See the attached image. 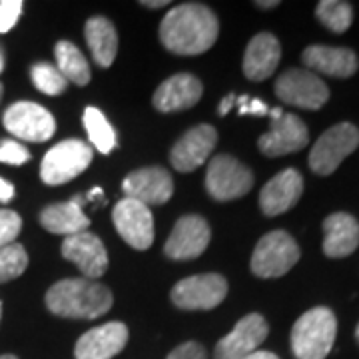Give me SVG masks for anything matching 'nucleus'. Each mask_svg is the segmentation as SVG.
<instances>
[{"mask_svg": "<svg viewBox=\"0 0 359 359\" xmlns=\"http://www.w3.org/2000/svg\"><path fill=\"white\" fill-rule=\"evenodd\" d=\"M218 16L202 2H184L170 8L160 22V42L178 56H198L218 40Z\"/></svg>", "mask_w": 359, "mask_h": 359, "instance_id": "nucleus-1", "label": "nucleus"}, {"mask_svg": "<svg viewBox=\"0 0 359 359\" xmlns=\"http://www.w3.org/2000/svg\"><path fill=\"white\" fill-rule=\"evenodd\" d=\"M112 292L86 278L60 280L46 292V308L54 316L70 320H96L112 308Z\"/></svg>", "mask_w": 359, "mask_h": 359, "instance_id": "nucleus-2", "label": "nucleus"}, {"mask_svg": "<svg viewBox=\"0 0 359 359\" xmlns=\"http://www.w3.org/2000/svg\"><path fill=\"white\" fill-rule=\"evenodd\" d=\"M337 335V320L330 308L306 311L292 327V351L295 359H325Z\"/></svg>", "mask_w": 359, "mask_h": 359, "instance_id": "nucleus-3", "label": "nucleus"}, {"mask_svg": "<svg viewBox=\"0 0 359 359\" xmlns=\"http://www.w3.org/2000/svg\"><path fill=\"white\" fill-rule=\"evenodd\" d=\"M299 262V245L294 238L283 230L266 233L254 248L252 271L257 278H280Z\"/></svg>", "mask_w": 359, "mask_h": 359, "instance_id": "nucleus-4", "label": "nucleus"}, {"mask_svg": "<svg viewBox=\"0 0 359 359\" xmlns=\"http://www.w3.org/2000/svg\"><path fill=\"white\" fill-rule=\"evenodd\" d=\"M359 146L358 126L341 122L321 134L309 152V168L318 176H330Z\"/></svg>", "mask_w": 359, "mask_h": 359, "instance_id": "nucleus-5", "label": "nucleus"}, {"mask_svg": "<svg viewBox=\"0 0 359 359\" xmlns=\"http://www.w3.org/2000/svg\"><path fill=\"white\" fill-rule=\"evenodd\" d=\"M92 146L82 140L58 142L40 164V178L48 186H60L78 178L92 162Z\"/></svg>", "mask_w": 359, "mask_h": 359, "instance_id": "nucleus-6", "label": "nucleus"}, {"mask_svg": "<svg viewBox=\"0 0 359 359\" xmlns=\"http://www.w3.org/2000/svg\"><path fill=\"white\" fill-rule=\"evenodd\" d=\"M252 186H254V174L240 160L228 154L212 158L205 172V190L214 200L218 202L238 200L250 192Z\"/></svg>", "mask_w": 359, "mask_h": 359, "instance_id": "nucleus-7", "label": "nucleus"}, {"mask_svg": "<svg viewBox=\"0 0 359 359\" xmlns=\"http://www.w3.org/2000/svg\"><path fill=\"white\" fill-rule=\"evenodd\" d=\"M269 116H271L269 130L257 140V148L262 154L278 158V156L299 152L302 148L308 146V126L299 116L285 114L282 108L269 110Z\"/></svg>", "mask_w": 359, "mask_h": 359, "instance_id": "nucleus-8", "label": "nucleus"}, {"mask_svg": "<svg viewBox=\"0 0 359 359\" xmlns=\"http://www.w3.org/2000/svg\"><path fill=\"white\" fill-rule=\"evenodd\" d=\"M228 295V280L219 273H200L180 280L172 290L174 306L186 311L214 309Z\"/></svg>", "mask_w": 359, "mask_h": 359, "instance_id": "nucleus-9", "label": "nucleus"}, {"mask_svg": "<svg viewBox=\"0 0 359 359\" xmlns=\"http://www.w3.org/2000/svg\"><path fill=\"white\" fill-rule=\"evenodd\" d=\"M276 96L283 104L304 110H320L330 100V88L318 74L302 68H290L276 80Z\"/></svg>", "mask_w": 359, "mask_h": 359, "instance_id": "nucleus-10", "label": "nucleus"}, {"mask_svg": "<svg viewBox=\"0 0 359 359\" xmlns=\"http://www.w3.org/2000/svg\"><path fill=\"white\" fill-rule=\"evenodd\" d=\"M2 124L13 136L26 142H46L56 132L54 116L36 102H14L6 108Z\"/></svg>", "mask_w": 359, "mask_h": 359, "instance_id": "nucleus-11", "label": "nucleus"}, {"mask_svg": "<svg viewBox=\"0 0 359 359\" xmlns=\"http://www.w3.org/2000/svg\"><path fill=\"white\" fill-rule=\"evenodd\" d=\"M112 222L122 240L134 250H148L154 244V218L148 205L124 198L114 205Z\"/></svg>", "mask_w": 359, "mask_h": 359, "instance_id": "nucleus-12", "label": "nucleus"}, {"mask_svg": "<svg viewBox=\"0 0 359 359\" xmlns=\"http://www.w3.org/2000/svg\"><path fill=\"white\" fill-rule=\"evenodd\" d=\"M269 334L268 321L259 313H248L236 323L226 337H222L214 349V359H244L259 351V346Z\"/></svg>", "mask_w": 359, "mask_h": 359, "instance_id": "nucleus-13", "label": "nucleus"}, {"mask_svg": "<svg viewBox=\"0 0 359 359\" xmlns=\"http://www.w3.org/2000/svg\"><path fill=\"white\" fill-rule=\"evenodd\" d=\"M126 198H132L144 205L166 204L174 194V180L170 172L160 166L140 168L130 172L122 182Z\"/></svg>", "mask_w": 359, "mask_h": 359, "instance_id": "nucleus-14", "label": "nucleus"}, {"mask_svg": "<svg viewBox=\"0 0 359 359\" xmlns=\"http://www.w3.org/2000/svg\"><path fill=\"white\" fill-rule=\"evenodd\" d=\"M210 238V224L202 216H184L176 222L168 242L164 244V254L176 262L194 259L204 254Z\"/></svg>", "mask_w": 359, "mask_h": 359, "instance_id": "nucleus-15", "label": "nucleus"}, {"mask_svg": "<svg viewBox=\"0 0 359 359\" xmlns=\"http://www.w3.org/2000/svg\"><path fill=\"white\" fill-rule=\"evenodd\" d=\"M218 142V132L210 124H200L190 128L182 138H180L172 152H170V162L178 172H194L208 162Z\"/></svg>", "mask_w": 359, "mask_h": 359, "instance_id": "nucleus-16", "label": "nucleus"}, {"mask_svg": "<svg viewBox=\"0 0 359 359\" xmlns=\"http://www.w3.org/2000/svg\"><path fill=\"white\" fill-rule=\"evenodd\" d=\"M62 256L72 262L86 280L102 278L108 269V252L102 240L90 231L68 236L62 244Z\"/></svg>", "mask_w": 359, "mask_h": 359, "instance_id": "nucleus-17", "label": "nucleus"}, {"mask_svg": "<svg viewBox=\"0 0 359 359\" xmlns=\"http://www.w3.org/2000/svg\"><path fill=\"white\" fill-rule=\"evenodd\" d=\"M128 344V327L122 321H110L92 327L74 346L76 359H112Z\"/></svg>", "mask_w": 359, "mask_h": 359, "instance_id": "nucleus-18", "label": "nucleus"}, {"mask_svg": "<svg viewBox=\"0 0 359 359\" xmlns=\"http://www.w3.org/2000/svg\"><path fill=\"white\" fill-rule=\"evenodd\" d=\"M304 194V178L295 168H287L269 180L259 192V208L266 216H280L292 210Z\"/></svg>", "mask_w": 359, "mask_h": 359, "instance_id": "nucleus-19", "label": "nucleus"}, {"mask_svg": "<svg viewBox=\"0 0 359 359\" xmlns=\"http://www.w3.org/2000/svg\"><path fill=\"white\" fill-rule=\"evenodd\" d=\"M204 94V86L194 74L180 72L174 74L168 80H164L158 90L154 92V108L158 112H180V110H188L200 102Z\"/></svg>", "mask_w": 359, "mask_h": 359, "instance_id": "nucleus-20", "label": "nucleus"}, {"mask_svg": "<svg viewBox=\"0 0 359 359\" xmlns=\"http://www.w3.org/2000/svg\"><path fill=\"white\" fill-rule=\"evenodd\" d=\"M304 65L308 66L309 72H321L325 76L334 78H349L358 72V54L349 48L341 46H323L313 44L308 46L302 54Z\"/></svg>", "mask_w": 359, "mask_h": 359, "instance_id": "nucleus-21", "label": "nucleus"}, {"mask_svg": "<svg viewBox=\"0 0 359 359\" xmlns=\"http://www.w3.org/2000/svg\"><path fill=\"white\" fill-rule=\"evenodd\" d=\"M280 58H282L280 40L269 32H259L250 40V44L245 48L244 62H242L245 78L252 82L268 80L276 72Z\"/></svg>", "mask_w": 359, "mask_h": 359, "instance_id": "nucleus-22", "label": "nucleus"}, {"mask_svg": "<svg viewBox=\"0 0 359 359\" xmlns=\"http://www.w3.org/2000/svg\"><path fill=\"white\" fill-rule=\"evenodd\" d=\"M359 245V222L351 214L335 212L323 219V254L346 257Z\"/></svg>", "mask_w": 359, "mask_h": 359, "instance_id": "nucleus-23", "label": "nucleus"}, {"mask_svg": "<svg viewBox=\"0 0 359 359\" xmlns=\"http://www.w3.org/2000/svg\"><path fill=\"white\" fill-rule=\"evenodd\" d=\"M82 196H76L70 202L52 204L40 212V224L50 233L58 236H74L80 231H86L90 226V218L82 210Z\"/></svg>", "mask_w": 359, "mask_h": 359, "instance_id": "nucleus-24", "label": "nucleus"}, {"mask_svg": "<svg viewBox=\"0 0 359 359\" xmlns=\"http://www.w3.org/2000/svg\"><path fill=\"white\" fill-rule=\"evenodd\" d=\"M84 36L94 62L102 68L112 66L118 54V32L114 25L104 16H92L84 26Z\"/></svg>", "mask_w": 359, "mask_h": 359, "instance_id": "nucleus-25", "label": "nucleus"}, {"mask_svg": "<svg viewBox=\"0 0 359 359\" xmlns=\"http://www.w3.org/2000/svg\"><path fill=\"white\" fill-rule=\"evenodd\" d=\"M54 56H56V68L60 70V74L76 84V86H86L90 82V65L88 60L84 58V54L78 50V46H74L68 40H60L54 48Z\"/></svg>", "mask_w": 359, "mask_h": 359, "instance_id": "nucleus-26", "label": "nucleus"}, {"mask_svg": "<svg viewBox=\"0 0 359 359\" xmlns=\"http://www.w3.org/2000/svg\"><path fill=\"white\" fill-rule=\"evenodd\" d=\"M82 122H84V128L88 132L90 144L100 152V154H110L116 148V132L110 126V122L106 120L102 110L90 106L84 110L82 116Z\"/></svg>", "mask_w": 359, "mask_h": 359, "instance_id": "nucleus-27", "label": "nucleus"}, {"mask_svg": "<svg viewBox=\"0 0 359 359\" xmlns=\"http://www.w3.org/2000/svg\"><path fill=\"white\" fill-rule=\"evenodd\" d=\"M316 16L327 30L341 34L353 22V8L344 0H321L316 8Z\"/></svg>", "mask_w": 359, "mask_h": 359, "instance_id": "nucleus-28", "label": "nucleus"}, {"mask_svg": "<svg viewBox=\"0 0 359 359\" xmlns=\"http://www.w3.org/2000/svg\"><path fill=\"white\" fill-rule=\"evenodd\" d=\"M26 268H28V254L22 245L14 242L0 248V283L20 278Z\"/></svg>", "mask_w": 359, "mask_h": 359, "instance_id": "nucleus-29", "label": "nucleus"}, {"mask_svg": "<svg viewBox=\"0 0 359 359\" xmlns=\"http://www.w3.org/2000/svg\"><path fill=\"white\" fill-rule=\"evenodd\" d=\"M30 78H32L34 86L46 96H58L68 86V80L60 74V70L56 66L48 65V62H39V65L32 66Z\"/></svg>", "mask_w": 359, "mask_h": 359, "instance_id": "nucleus-30", "label": "nucleus"}, {"mask_svg": "<svg viewBox=\"0 0 359 359\" xmlns=\"http://www.w3.org/2000/svg\"><path fill=\"white\" fill-rule=\"evenodd\" d=\"M22 230V218L13 210H0V248L14 244Z\"/></svg>", "mask_w": 359, "mask_h": 359, "instance_id": "nucleus-31", "label": "nucleus"}, {"mask_svg": "<svg viewBox=\"0 0 359 359\" xmlns=\"http://www.w3.org/2000/svg\"><path fill=\"white\" fill-rule=\"evenodd\" d=\"M30 160V152L20 142L4 140L0 144V162L11 166H22Z\"/></svg>", "mask_w": 359, "mask_h": 359, "instance_id": "nucleus-32", "label": "nucleus"}, {"mask_svg": "<svg viewBox=\"0 0 359 359\" xmlns=\"http://www.w3.org/2000/svg\"><path fill=\"white\" fill-rule=\"evenodd\" d=\"M22 0H2L0 2V34L8 32L22 14Z\"/></svg>", "mask_w": 359, "mask_h": 359, "instance_id": "nucleus-33", "label": "nucleus"}, {"mask_svg": "<svg viewBox=\"0 0 359 359\" xmlns=\"http://www.w3.org/2000/svg\"><path fill=\"white\" fill-rule=\"evenodd\" d=\"M238 106V112L242 116H266L269 114V108L266 106L264 100L259 98H250V96H236V104Z\"/></svg>", "mask_w": 359, "mask_h": 359, "instance_id": "nucleus-34", "label": "nucleus"}, {"mask_svg": "<svg viewBox=\"0 0 359 359\" xmlns=\"http://www.w3.org/2000/svg\"><path fill=\"white\" fill-rule=\"evenodd\" d=\"M168 359H208V353H205V349L200 344L188 341V344H182V346L176 347L168 355Z\"/></svg>", "mask_w": 359, "mask_h": 359, "instance_id": "nucleus-35", "label": "nucleus"}, {"mask_svg": "<svg viewBox=\"0 0 359 359\" xmlns=\"http://www.w3.org/2000/svg\"><path fill=\"white\" fill-rule=\"evenodd\" d=\"M14 196V186L4 178H0V202H11Z\"/></svg>", "mask_w": 359, "mask_h": 359, "instance_id": "nucleus-36", "label": "nucleus"}, {"mask_svg": "<svg viewBox=\"0 0 359 359\" xmlns=\"http://www.w3.org/2000/svg\"><path fill=\"white\" fill-rule=\"evenodd\" d=\"M233 104H236V94H228V96H224V98H222V102H219L218 114L219 116L228 114L231 108H233Z\"/></svg>", "mask_w": 359, "mask_h": 359, "instance_id": "nucleus-37", "label": "nucleus"}, {"mask_svg": "<svg viewBox=\"0 0 359 359\" xmlns=\"http://www.w3.org/2000/svg\"><path fill=\"white\" fill-rule=\"evenodd\" d=\"M244 359H280L276 353H271V351H256V353H252V355H248V358Z\"/></svg>", "mask_w": 359, "mask_h": 359, "instance_id": "nucleus-38", "label": "nucleus"}, {"mask_svg": "<svg viewBox=\"0 0 359 359\" xmlns=\"http://www.w3.org/2000/svg\"><path fill=\"white\" fill-rule=\"evenodd\" d=\"M140 4L142 6H146V8H162V6H168L170 2H168V0H158V2H148V0H142Z\"/></svg>", "mask_w": 359, "mask_h": 359, "instance_id": "nucleus-39", "label": "nucleus"}, {"mask_svg": "<svg viewBox=\"0 0 359 359\" xmlns=\"http://www.w3.org/2000/svg\"><path fill=\"white\" fill-rule=\"evenodd\" d=\"M280 2L278 0H271V2H256V6H259V8H273V6H278Z\"/></svg>", "mask_w": 359, "mask_h": 359, "instance_id": "nucleus-40", "label": "nucleus"}, {"mask_svg": "<svg viewBox=\"0 0 359 359\" xmlns=\"http://www.w3.org/2000/svg\"><path fill=\"white\" fill-rule=\"evenodd\" d=\"M0 359H18V358H16V355H11V353H8V355H0Z\"/></svg>", "mask_w": 359, "mask_h": 359, "instance_id": "nucleus-41", "label": "nucleus"}, {"mask_svg": "<svg viewBox=\"0 0 359 359\" xmlns=\"http://www.w3.org/2000/svg\"><path fill=\"white\" fill-rule=\"evenodd\" d=\"M2 94H4V86L0 84V100H2Z\"/></svg>", "mask_w": 359, "mask_h": 359, "instance_id": "nucleus-42", "label": "nucleus"}, {"mask_svg": "<svg viewBox=\"0 0 359 359\" xmlns=\"http://www.w3.org/2000/svg\"><path fill=\"white\" fill-rule=\"evenodd\" d=\"M355 337H358V341H359V323H358V330H355Z\"/></svg>", "mask_w": 359, "mask_h": 359, "instance_id": "nucleus-43", "label": "nucleus"}, {"mask_svg": "<svg viewBox=\"0 0 359 359\" xmlns=\"http://www.w3.org/2000/svg\"><path fill=\"white\" fill-rule=\"evenodd\" d=\"M0 72H2V58H0Z\"/></svg>", "mask_w": 359, "mask_h": 359, "instance_id": "nucleus-44", "label": "nucleus"}, {"mask_svg": "<svg viewBox=\"0 0 359 359\" xmlns=\"http://www.w3.org/2000/svg\"><path fill=\"white\" fill-rule=\"evenodd\" d=\"M0 318H2V304H0Z\"/></svg>", "mask_w": 359, "mask_h": 359, "instance_id": "nucleus-45", "label": "nucleus"}]
</instances>
